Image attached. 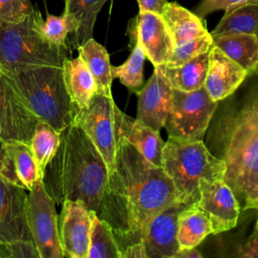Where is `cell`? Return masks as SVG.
I'll return each mask as SVG.
<instances>
[{
  "mask_svg": "<svg viewBox=\"0 0 258 258\" xmlns=\"http://www.w3.org/2000/svg\"><path fill=\"white\" fill-rule=\"evenodd\" d=\"M60 140V132L46 122L37 121L29 145L42 179L46 166L57 152Z\"/></svg>",
  "mask_w": 258,
  "mask_h": 258,
  "instance_id": "29",
  "label": "cell"
},
{
  "mask_svg": "<svg viewBox=\"0 0 258 258\" xmlns=\"http://www.w3.org/2000/svg\"><path fill=\"white\" fill-rule=\"evenodd\" d=\"M37 121L10 77L0 67V143H29Z\"/></svg>",
  "mask_w": 258,
  "mask_h": 258,
  "instance_id": "11",
  "label": "cell"
},
{
  "mask_svg": "<svg viewBox=\"0 0 258 258\" xmlns=\"http://www.w3.org/2000/svg\"><path fill=\"white\" fill-rule=\"evenodd\" d=\"M252 2H258V0H202L196 7L195 12L200 18L203 19L212 12L218 10L228 12L239 6Z\"/></svg>",
  "mask_w": 258,
  "mask_h": 258,
  "instance_id": "34",
  "label": "cell"
},
{
  "mask_svg": "<svg viewBox=\"0 0 258 258\" xmlns=\"http://www.w3.org/2000/svg\"><path fill=\"white\" fill-rule=\"evenodd\" d=\"M0 258H9L8 250L2 244H0Z\"/></svg>",
  "mask_w": 258,
  "mask_h": 258,
  "instance_id": "39",
  "label": "cell"
},
{
  "mask_svg": "<svg viewBox=\"0 0 258 258\" xmlns=\"http://www.w3.org/2000/svg\"><path fill=\"white\" fill-rule=\"evenodd\" d=\"M226 32L248 33L258 36V2L248 3L225 12L211 35Z\"/></svg>",
  "mask_w": 258,
  "mask_h": 258,
  "instance_id": "30",
  "label": "cell"
},
{
  "mask_svg": "<svg viewBox=\"0 0 258 258\" xmlns=\"http://www.w3.org/2000/svg\"><path fill=\"white\" fill-rule=\"evenodd\" d=\"M161 17L171 34L174 47L209 33L202 18L176 2H168Z\"/></svg>",
  "mask_w": 258,
  "mask_h": 258,
  "instance_id": "23",
  "label": "cell"
},
{
  "mask_svg": "<svg viewBox=\"0 0 258 258\" xmlns=\"http://www.w3.org/2000/svg\"><path fill=\"white\" fill-rule=\"evenodd\" d=\"M198 207L209 218L213 234L233 229L240 214L239 203L224 178L199 180Z\"/></svg>",
  "mask_w": 258,
  "mask_h": 258,
  "instance_id": "12",
  "label": "cell"
},
{
  "mask_svg": "<svg viewBox=\"0 0 258 258\" xmlns=\"http://www.w3.org/2000/svg\"><path fill=\"white\" fill-rule=\"evenodd\" d=\"M62 78L67 92L77 108H86L97 94V86L89 68L78 55L66 58L62 63Z\"/></svg>",
  "mask_w": 258,
  "mask_h": 258,
  "instance_id": "22",
  "label": "cell"
},
{
  "mask_svg": "<svg viewBox=\"0 0 258 258\" xmlns=\"http://www.w3.org/2000/svg\"><path fill=\"white\" fill-rule=\"evenodd\" d=\"M77 50L94 77L97 94L112 97V66L106 48L92 37L80 45Z\"/></svg>",
  "mask_w": 258,
  "mask_h": 258,
  "instance_id": "25",
  "label": "cell"
},
{
  "mask_svg": "<svg viewBox=\"0 0 258 258\" xmlns=\"http://www.w3.org/2000/svg\"><path fill=\"white\" fill-rule=\"evenodd\" d=\"M92 214L81 201L64 200L57 218L59 244L63 257L88 258Z\"/></svg>",
  "mask_w": 258,
  "mask_h": 258,
  "instance_id": "13",
  "label": "cell"
},
{
  "mask_svg": "<svg viewBox=\"0 0 258 258\" xmlns=\"http://www.w3.org/2000/svg\"><path fill=\"white\" fill-rule=\"evenodd\" d=\"M33 10L29 0H0V29L21 21Z\"/></svg>",
  "mask_w": 258,
  "mask_h": 258,
  "instance_id": "33",
  "label": "cell"
},
{
  "mask_svg": "<svg viewBox=\"0 0 258 258\" xmlns=\"http://www.w3.org/2000/svg\"><path fill=\"white\" fill-rule=\"evenodd\" d=\"M161 167L173 183L178 201L191 205L199 200V180L224 178L226 164L203 140L168 137L162 149Z\"/></svg>",
  "mask_w": 258,
  "mask_h": 258,
  "instance_id": "5",
  "label": "cell"
},
{
  "mask_svg": "<svg viewBox=\"0 0 258 258\" xmlns=\"http://www.w3.org/2000/svg\"><path fill=\"white\" fill-rule=\"evenodd\" d=\"M113 97L96 94L86 108H76L73 123L82 128L102 155L110 176L115 169L118 127Z\"/></svg>",
  "mask_w": 258,
  "mask_h": 258,
  "instance_id": "9",
  "label": "cell"
},
{
  "mask_svg": "<svg viewBox=\"0 0 258 258\" xmlns=\"http://www.w3.org/2000/svg\"><path fill=\"white\" fill-rule=\"evenodd\" d=\"M188 205L175 201L157 213L143 229L139 241L144 245L147 258H174L178 252L177 219Z\"/></svg>",
  "mask_w": 258,
  "mask_h": 258,
  "instance_id": "14",
  "label": "cell"
},
{
  "mask_svg": "<svg viewBox=\"0 0 258 258\" xmlns=\"http://www.w3.org/2000/svg\"><path fill=\"white\" fill-rule=\"evenodd\" d=\"M255 226L258 228V217H257V221H256V225Z\"/></svg>",
  "mask_w": 258,
  "mask_h": 258,
  "instance_id": "40",
  "label": "cell"
},
{
  "mask_svg": "<svg viewBox=\"0 0 258 258\" xmlns=\"http://www.w3.org/2000/svg\"><path fill=\"white\" fill-rule=\"evenodd\" d=\"M175 201V188L163 168L147 160L118 134L115 169L109 176L98 217L112 227L120 251L138 242L146 224Z\"/></svg>",
  "mask_w": 258,
  "mask_h": 258,
  "instance_id": "1",
  "label": "cell"
},
{
  "mask_svg": "<svg viewBox=\"0 0 258 258\" xmlns=\"http://www.w3.org/2000/svg\"><path fill=\"white\" fill-rule=\"evenodd\" d=\"M122 258H147L144 245L141 241L127 245L121 250Z\"/></svg>",
  "mask_w": 258,
  "mask_h": 258,
  "instance_id": "36",
  "label": "cell"
},
{
  "mask_svg": "<svg viewBox=\"0 0 258 258\" xmlns=\"http://www.w3.org/2000/svg\"><path fill=\"white\" fill-rule=\"evenodd\" d=\"M129 23L146 57L154 68L167 63L173 53L174 42L161 15L139 10Z\"/></svg>",
  "mask_w": 258,
  "mask_h": 258,
  "instance_id": "15",
  "label": "cell"
},
{
  "mask_svg": "<svg viewBox=\"0 0 258 258\" xmlns=\"http://www.w3.org/2000/svg\"><path fill=\"white\" fill-rule=\"evenodd\" d=\"M55 205L42 179L38 180L26 196V224L39 258H63Z\"/></svg>",
  "mask_w": 258,
  "mask_h": 258,
  "instance_id": "10",
  "label": "cell"
},
{
  "mask_svg": "<svg viewBox=\"0 0 258 258\" xmlns=\"http://www.w3.org/2000/svg\"><path fill=\"white\" fill-rule=\"evenodd\" d=\"M218 102L211 99L205 87L184 92L172 89V99L164 128L168 137L203 140L217 110Z\"/></svg>",
  "mask_w": 258,
  "mask_h": 258,
  "instance_id": "7",
  "label": "cell"
},
{
  "mask_svg": "<svg viewBox=\"0 0 258 258\" xmlns=\"http://www.w3.org/2000/svg\"><path fill=\"white\" fill-rule=\"evenodd\" d=\"M213 46V38L211 33L205 34L201 37H198L191 41H188L180 46L174 47L173 53L169 61L165 64L176 66L181 64L208 50Z\"/></svg>",
  "mask_w": 258,
  "mask_h": 258,
  "instance_id": "32",
  "label": "cell"
},
{
  "mask_svg": "<svg viewBox=\"0 0 258 258\" xmlns=\"http://www.w3.org/2000/svg\"><path fill=\"white\" fill-rule=\"evenodd\" d=\"M33 11L0 29V67L6 73L42 66L62 67L70 55V46L53 45L41 37L34 27Z\"/></svg>",
  "mask_w": 258,
  "mask_h": 258,
  "instance_id": "6",
  "label": "cell"
},
{
  "mask_svg": "<svg viewBox=\"0 0 258 258\" xmlns=\"http://www.w3.org/2000/svg\"><path fill=\"white\" fill-rule=\"evenodd\" d=\"M210 234H213L211 222L197 203L188 205L179 213L177 219L178 251L196 248Z\"/></svg>",
  "mask_w": 258,
  "mask_h": 258,
  "instance_id": "24",
  "label": "cell"
},
{
  "mask_svg": "<svg viewBox=\"0 0 258 258\" xmlns=\"http://www.w3.org/2000/svg\"><path fill=\"white\" fill-rule=\"evenodd\" d=\"M107 0H64V11L78 21V30L69 39L71 49H77L93 37L97 16Z\"/></svg>",
  "mask_w": 258,
  "mask_h": 258,
  "instance_id": "26",
  "label": "cell"
},
{
  "mask_svg": "<svg viewBox=\"0 0 258 258\" xmlns=\"http://www.w3.org/2000/svg\"><path fill=\"white\" fill-rule=\"evenodd\" d=\"M214 154L226 164L224 180L240 210H258V89L224 111L210 132Z\"/></svg>",
  "mask_w": 258,
  "mask_h": 258,
  "instance_id": "2",
  "label": "cell"
},
{
  "mask_svg": "<svg viewBox=\"0 0 258 258\" xmlns=\"http://www.w3.org/2000/svg\"><path fill=\"white\" fill-rule=\"evenodd\" d=\"M213 44L241 66L248 74L258 72V36L240 32L212 35Z\"/></svg>",
  "mask_w": 258,
  "mask_h": 258,
  "instance_id": "20",
  "label": "cell"
},
{
  "mask_svg": "<svg viewBox=\"0 0 258 258\" xmlns=\"http://www.w3.org/2000/svg\"><path fill=\"white\" fill-rule=\"evenodd\" d=\"M140 11H150L161 15L165 6L167 5V0H137Z\"/></svg>",
  "mask_w": 258,
  "mask_h": 258,
  "instance_id": "37",
  "label": "cell"
},
{
  "mask_svg": "<svg viewBox=\"0 0 258 258\" xmlns=\"http://www.w3.org/2000/svg\"><path fill=\"white\" fill-rule=\"evenodd\" d=\"M116 121L118 134L122 135L151 163L162 165V149L164 141L159 131L144 124L138 119H133L116 108Z\"/></svg>",
  "mask_w": 258,
  "mask_h": 258,
  "instance_id": "19",
  "label": "cell"
},
{
  "mask_svg": "<svg viewBox=\"0 0 258 258\" xmlns=\"http://www.w3.org/2000/svg\"><path fill=\"white\" fill-rule=\"evenodd\" d=\"M108 179L102 155L82 128L72 123L61 132L57 152L45 168L42 181L47 192L56 205L81 201L99 216Z\"/></svg>",
  "mask_w": 258,
  "mask_h": 258,
  "instance_id": "3",
  "label": "cell"
},
{
  "mask_svg": "<svg viewBox=\"0 0 258 258\" xmlns=\"http://www.w3.org/2000/svg\"><path fill=\"white\" fill-rule=\"evenodd\" d=\"M33 22L41 37L57 46H70L69 35H73L78 30V21L67 11H63L59 16L47 13L46 18L43 19L41 14L34 9Z\"/></svg>",
  "mask_w": 258,
  "mask_h": 258,
  "instance_id": "28",
  "label": "cell"
},
{
  "mask_svg": "<svg viewBox=\"0 0 258 258\" xmlns=\"http://www.w3.org/2000/svg\"><path fill=\"white\" fill-rule=\"evenodd\" d=\"M127 34L130 38L131 53L128 59L118 67H112V78H117L129 91L135 94L143 85V66L146 58L145 52L139 44L132 25L128 24Z\"/></svg>",
  "mask_w": 258,
  "mask_h": 258,
  "instance_id": "27",
  "label": "cell"
},
{
  "mask_svg": "<svg viewBox=\"0 0 258 258\" xmlns=\"http://www.w3.org/2000/svg\"><path fill=\"white\" fill-rule=\"evenodd\" d=\"M88 258H122L119 245L110 224L95 212L92 214V228Z\"/></svg>",
  "mask_w": 258,
  "mask_h": 258,
  "instance_id": "31",
  "label": "cell"
},
{
  "mask_svg": "<svg viewBox=\"0 0 258 258\" xmlns=\"http://www.w3.org/2000/svg\"><path fill=\"white\" fill-rule=\"evenodd\" d=\"M238 255L243 258H258V228L256 226L246 243L239 249Z\"/></svg>",
  "mask_w": 258,
  "mask_h": 258,
  "instance_id": "35",
  "label": "cell"
},
{
  "mask_svg": "<svg viewBox=\"0 0 258 258\" xmlns=\"http://www.w3.org/2000/svg\"><path fill=\"white\" fill-rule=\"evenodd\" d=\"M0 173L9 182L26 191L42 179L29 143L8 141L0 143Z\"/></svg>",
  "mask_w": 258,
  "mask_h": 258,
  "instance_id": "16",
  "label": "cell"
},
{
  "mask_svg": "<svg viewBox=\"0 0 258 258\" xmlns=\"http://www.w3.org/2000/svg\"><path fill=\"white\" fill-rule=\"evenodd\" d=\"M6 74L39 121L60 133L73 123L77 107L67 92L61 67L42 66Z\"/></svg>",
  "mask_w": 258,
  "mask_h": 258,
  "instance_id": "4",
  "label": "cell"
},
{
  "mask_svg": "<svg viewBox=\"0 0 258 258\" xmlns=\"http://www.w3.org/2000/svg\"><path fill=\"white\" fill-rule=\"evenodd\" d=\"M203 255L202 253L196 248H191V249H187V250H182V251H178L174 258H202Z\"/></svg>",
  "mask_w": 258,
  "mask_h": 258,
  "instance_id": "38",
  "label": "cell"
},
{
  "mask_svg": "<svg viewBox=\"0 0 258 258\" xmlns=\"http://www.w3.org/2000/svg\"><path fill=\"white\" fill-rule=\"evenodd\" d=\"M210 50L176 66L161 64L155 69L164 77L172 89L190 92L205 86L209 67Z\"/></svg>",
  "mask_w": 258,
  "mask_h": 258,
  "instance_id": "21",
  "label": "cell"
},
{
  "mask_svg": "<svg viewBox=\"0 0 258 258\" xmlns=\"http://www.w3.org/2000/svg\"><path fill=\"white\" fill-rule=\"evenodd\" d=\"M26 190L14 185L0 173V244L9 258H39L25 219Z\"/></svg>",
  "mask_w": 258,
  "mask_h": 258,
  "instance_id": "8",
  "label": "cell"
},
{
  "mask_svg": "<svg viewBox=\"0 0 258 258\" xmlns=\"http://www.w3.org/2000/svg\"><path fill=\"white\" fill-rule=\"evenodd\" d=\"M136 95L138 97L136 119L159 131L164 126L170 109L172 88L154 68L146 85Z\"/></svg>",
  "mask_w": 258,
  "mask_h": 258,
  "instance_id": "17",
  "label": "cell"
},
{
  "mask_svg": "<svg viewBox=\"0 0 258 258\" xmlns=\"http://www.w3.org/2000/svg\"><path fill=\"white\" fill-rule=\"evenodd\" d=\"M248 77L247 72L214 45L209 53L205 89L215 102L230 97Z\"/></svg>",
  "mask_w": 258,
  "mask_h": 258,
  "instance_id": "18",
  "label": "cell"
}]
</instances>
